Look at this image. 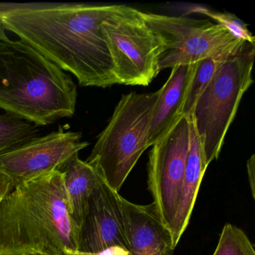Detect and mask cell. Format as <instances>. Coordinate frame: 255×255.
I'll list each match as a JSON object with an SVG mask.
<instances>
[{
  "mask_svg": "<svg viewBox=\"0 0 255 255\" xmlns=\"http://www.w3.org/2000/svg\"><path fill=\"white\" fill-rule=\"evenodd\" d=\"M125 237L131 255H173L175 246L169 228L153 203L133 204L120 195Z\"/></svg>",
  "mask_w": 255,
  "mask_h": 255,
  "instance_id": "obj_11",
  "label": "cell"
},
{
  "mask_svg": "<svg viewBox=\"0 0 255 255\" xmlns=\"http://www.w3.org/2000/svg\"><path fill=\"white\" fill-rule=\"evenodd\" d=\"M101 30L114 65L118 84L147 86L159 74L163 43L141 11L113 5Z\"/></svg>",
  "mask_w": 255,
  "mask_h": 255,
  "instance_id": "obj_6",
  "label": "cell"
},
{
  "mask_svg": "<svg viewBox=\"0 0 255 255\" xmlns=\"http://www.w3.org/2000/svg\"><path fill=\"white\" fill-rule=\"evenodd\" d=\"M255 44L243 47L219 65L191 115L207 165L219 157L240 101L253 83Z\"/></svg>",
  "mask_w": 255,
  "mask_h": 255,
  "instance_id": "obj_5",
  "label": "cell"
},
{
  "mask_svg": "<svg viewBox=\"0 0 255 255\" xmlns=\"http://www.w3.org/2000/svg\"><path fill=\"white\" fill-rule=\"evenodd\" d=\"M247 173L252 198H255V156L252 155L247 161Z\"/></svg>",
  "mask_w": 255,
  "mask_h": 255,
  "instance_id": "obj_20",
  "label": "cell"
},
{
  "mask_svg": "<svg viewBox=\"0 0 255 255\" xmlns=\"http://www.w3.org/2000/svg\"><path fill=\"white\" fill-rule=\"evenodd\" d=\"M163 43L158 59L159 72L177 65H192L206 59L223 61L246 41L210 20L141 12Z\"/></svg>",
  "mask_w": 255,
  "mask_h": 255,
  "instance_id": "obj_7",
  "label": "cell"
},
{
  "mask_svg": "<svg viewBox=\"0 0 255 255\" xmlns=\"http://www.w3.org/2000/svg\"><path fill=\"white\" fill-rule=\"evenodd\" d=\"M162 89L150 93L122 95L107 126L98 135L86 162L119 192L148 147L147 133Z\"/></svg>",
  "mask_w": 255,
  "mask_h": 255,
  "instance_id": "obj_4",
  "label": "cell"
},
{
  "mask_svg": "<svg viewBox=\"0 0 255 255\" xmlns=\"http://www.w3.org/2000/svg\"><path fill=\"white\" fill-rule=\"evenodd\" d=\"M57 170L63 176L70 216L80 227L91 194L101 177L86 161L80 159L79 153L69 158Z\"/></svg>",
  "mask_w": 255,
  "mask_h": 255,
  "instance_id": "obj_14",
  "label": "cell"
},
{
  "mask_svg": "<svg viewBox=\"0 0 255 255\" xmlns=\"http://www.w3.org/2000/svg\"><path fill=\"white\" fill-rule=\"evenodd\" d=\"M213 255H255V250L243 230L236 225L226 224Z\"/></svg>",
  "mask_w": 255,
  "mask_h": 255,
  "instance_id": "obj_17",
  "label": "cell"
},
{
  "mask_svg": "<svg viewBox=\"0 0 255 255\" xmlns=\"http://www.w3.org/2000/svg\"><path fill=\"white\" fill-rule=\"evenodd\" d=\"M192 12L199 13L214 20L217 24L225 27L235 38L255 44V38L248 29L247 25L234 14L228 12H218L204 6L192 7Z\"/></svg>",
  "mask_w": 255,
  "mask_h": 255,
  "instance_id": "obj_18",
  "label": "cell"
},
{
  "mask_svg": "<svg viewBox=\"0 0 255 255\" xmlns=\"http://www.w3.org/2000/svg\"><path fill=\"white\" fill-rule=\"evenodd\" d=\"M8 38L5 34V26L2 22V17L0 15V40H8Z\"/></svg>",
  "mask_w": 255,
  "mask_h": 255,
  "instance_id": "obj_21",
  "label": "cell"
},
{
  "mask_svg": "<svg viewBox=\"0 0 255 255\" xmlns=\"http://www.w3.org/2000/svg\"><path fill=\"white\" fill-rule=\"evenodd\" d=\"M80 132L59 128L0 155V171L12 180L13 188L57 170L69 158L89 145Z\"/></svg>",
  "mask_w": 255,
  "mask_h": 255,
  "instance_id": "obj_9",
  "label": "cell"
},
{
  "mask_svg": "<svg viewBox=\"0 0 255 255\" xmlns=\"http://www.w3.org/2000/svg\"><path fill=\"white\" fill-rule=\"evenodd\" d=\"M199 62L171 68L153 111L147 133V147L163 138L183 116L189 85Z\"/></svg>",
  "mask_w": 255,
  "mask_h": 255,
  "instance_id": "obj_12",
  "label": "cell"
},
{
  "mask_svg": "<svg viewBox=\"0 0 255 255\" xmlns=\"http://www.w3.org/2000/svg\"></svg>",
  "mask_w": 255,
  "mask_h": 255,
  "instance_id": "obj_22",
  "label": "cell"
},
{
  "mask_svg": "<svg viewBox=\"0 0 255 255\" xmlns=\"http://www.w3.org/2000/svg\"><path fill=\"white\" fill-rule=\"evenodd\" d=\"M189 144L190 122L183 116L149 153L148 190L158 214L169 229L181 196Z\"/></svg>",
  "mask_w": 255,
  "mask_h": 255,
  "instance_id": "obj_8",
  "label": "cell"
},
{
  "mask_svg": "<svg viewBox=\"0 0 255 255\" xmlns=\"http://www.w3.org/2000/svg\"><path fill=\"white\" fill-rule=\"evenodd\" d=\"M113 5L25 7L0 15L5 29L72 74L80 86L107 88L118 83L101 23Z\"/></svg>",
  "mask_w": 255,
  "mask_h": 255,
  "instance_id": "obj_1",
  "label": "cell"
},
{
  "mask_svg": "<svg viewBox=\"0 0 255 255\" xmlns=\"http://www.w3.org/2000/svg\"><path fill=\"white\" fill-rule=\"evenodd\" d=\"M78 255H131L124 231L120 195L102 178L91 194L80 227Z\"/></svg>",
  "mask_w": 255,
  "mask_h": 255,
  "instance_id": "obj_10",
  "label": "cell"
},
{
  "mask_svg": "<svg viewBox=\"0 0 255 255\" xmlns=\"http://www.w3.org/2000/svg\"><path fill=\"white\" fill-rule=\"evenodd\" d=\"M79 234L59 170L14 186L0 204V255H78Z\"/></svg>",
  "mask_w": 255,
  "mask_h": 255,
  "instance_id": "obj_2",
  "label": "cell"
},
{
  "mask_svg": "<svg viewBox=\"0 0 255 255\" xmlns=\"http://www.w3.org/2000/svg\"><path fill=\"white\" fill-rule=\"evenodd\" d=\"M37 125L6 113L0 115V155L39 136Z\"/></svg>",
  "mask_w": 255,
  "mask_h": 255,
  "instance_id": "obj_15",
  "label": "cell"
},
{
  "mask_svg": "<svg viewBox=\"0 0 255 255\" xmlns=\"http://www.w3.org/2000/svg\"><path fill=\"white\" fill-rule=\"evenodd\" d=\"M77 86L62 71L27 43L0 40V109L47 126L74 116Z\"/></svg>",
  "mask_w": 255,
  "mask_h": 255,
  "instance_id": "obj_3",
  "label": "cell"
},
{
  "mask_svg": "<svg viewBox=\"0 0 255 255\" xmlns=\"http://www.w3.org/2000/svg\"><path fill=\"white\" fill-rule=\"evenodd\" d=\"M188 117L190 122V144L186 158L181 196L175 218L170 228L175 248L189 225L198 190L208 166L204 158L202 142L197 133L193 121L191 116Z\"/></svg>",
  "mask_w": 255,
  "mask_h": 255,
  "instance_id": "obj_13",
  "label": "cell"
},
{
  "mask_svg": "<svg viewBox=\"0 0 255 255\" xmlns=\"http://www.w3.org/2000/svg\"><path fill=\"white\" fill-rule=\"evenodd\" d=\"M12 189L13 183L11 179L5 173L0 171V204Z\"/></svg>",
  "mask_w": 255,
  "mask_h": 255,
  "instance_id": "obj_19",
  "label": "cell"
},
{
  "mask_svg": "<svg viewBox=\"0 0 255 255\" xmlns=\"http://www.w3.org/2000/svg\"><path fill=\"white\" fill-rule=\"evenodd\" d=\"M223 61L216 60L210 58V59L201 61L198 63L195 74L189 85L184 108H183V116L188 117L192 115L198 98L205 90L214 76L216 70Z\"/></svg>",
  "mask_w": 255,
  "mask_h": 255,
  "instance_id": "obj_16",
  "label": "cell"
}]
</instances>
